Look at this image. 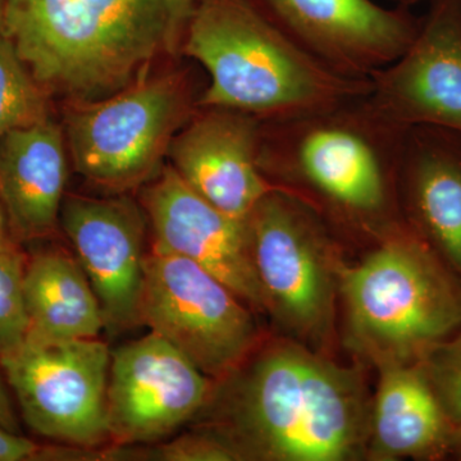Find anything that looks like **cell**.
Segmentation results:
<instances>
[{"instance_id": "cell-3", "label": "cell", "mask_w": 461, "mask_h": 461, "mask_svg": "<svg viewBox=\"0 0 461 461\" xmlns=\"http://www.w3.org/2000/svg\"><path fill=\"white\" fill-rule=\"evenodd\" d=\"M184 50L211 77L204 108L260 122L290 120L368 95L371 80L336 74L249 0H198Z\"/></svg>"}, {"instance_id": "cell-26", "label": "cell", "mask_w": 461, "mask_h": 461, "mask_svg": "<svg viewBox=\"0 0 461 461\" xmlns=\"http://www.w3.org/2000/svg\"><path fill=\"white\" fill-rule=\"evenodd\" d=\"M446 451H450L461 459V420L450 427L446 438Z\"/></svg>"}, {"instance_id": "cell-17", "label": "cell", "mask_w": 461, "mask_h": 461, "mask_svg": "<svg viewBox=\"0 0 461 461\" xmlns=\"http://www.w3.org/2000/svg\"><path fill=\"white\" fill-rule=\"evenodd\" d=\"M400 172L421 232L461 276V135L417 126L403 136Z\"/></svg>"}, {"instance_id": "cell-16", "label": "cell", "mask_w": 461, "mask_h": 461, "mask_svg": "<svg viewBox=\"0 0 461 461\" xmlns=\"http://www.w3.org/2000/svg\"><path fill=\"white\" fill-rule=\"evenodd\" d=\"M67 181L62 131L50 118L0 140V202L21 240L56 232Z\"/></svg>"}, {"instance_id": "cell-25", "label": "cell", "mask_w": 461, "mask_h": 461, "mask_svg": "<svg viewBox=\"0 0 461 461\" xmlns=\"http://www.w3.org/2000/svg\"><path fill=\"white\" fill-rule=\"evenodd\" d=\"M0 424L5 429L14 433H21L20 426L16 420L14 408H12L11 400H9L7 391L0 378Z\"/></svg>"}, {"instance_id": "cell-28", "label": "cell", "mask_w": 461, "mask_h": 461, "mask_svg": "<svg viewBox=\"0 0 461 461\" xmlns=\"http://www.w3.org/2000/svg\"><path fill=\"white\" fill-rule=\"evenodd\" d=\"M395 2L399 3L400 7L409 8L411 5H417V3L423 2V0H395Z\"/></svg>"}, {"instance_id": "cell-24", "label": "cell", "mask_w": 461, "mask_h": 461, "mask_svg": "<svg viewBox=\"0 0 461 461\" xmlns=\"http://www.w3.org/2000/svg\"><path fill=\"white\" fill-rule=\"evenodd\" d=\"M65 447L41 446L0 424V461L63 460Z\"/></svg>"}, {"instance_id": "cell-7", "label": "cell", "mask_w": 461, "mask_h": 461, "mask_svg": "<svg viewBox=\"0 0 461 461\" xmlns=\"http://www.w3.org/2000/svg\"><path fill=\"white\" fill-rule=\"evenodd\" d=\"M140 314L141 326L218 382L256 350L257 324L244 302L186 258L153 248L147 253Z\"/></svg>"}, {"instance_id": "cell-12", "label": "cell", "mask_w": 461, "mask_h": 461, "mask_svg": "<svg viewBox=\"0 0 461 461\" xmlns=\"http://www.w3.org/2000/svg\"><path fill=\"white\" fill-rule=\"evenodd\" d=\"M366 102L400 129L438 127L461 135V9L432 0L402 57L371 77Z\"/></svg>"}, {"instance_id": "cell-19", "label": "cell", "mask_w": 461, "mask_h": 461, "mask_svg": "<svg viewBox=\"0 0 461 461\" xmlns=\"http://www.w3.org/2000/svg\"><path fill=\"white\" fill-rule=\"evenodd\" d=\"M23 291L30 330L41 341L98 339L102 309L89 278L75 256L42 251L26 263Z\"/></svg>"}, {"instance_id": "cell-10", "label": "cell", "mask_w": 461, "mask_h": 461, "mask_svg": "<svg viewBox=\"0 0 461 461\" xmlns=\"http://www.w3.org/2000/svg\"><path fill=\"white\" fill-rule=\"evenodd\" d=\"M212 378L154 332L111 351L109 436L114 446L157 441L204 411Z\"/></svg>"}, {"instance_id": "cell-21", "label": "cell", "mask_w": 461, "mask_h": 461, "mask_svg": "<svg viewBox=\"0 0 461 461\" xmlns=\"http://www.w3.org/2000/svg\"><path fill=\"white\" fill-rule=\"evenodd\" d=\"M26 258L14 242L0 247V357L23 345L29 335L23 278Z\"/></svg>"}, {"instance_id": "cell-8", "label": "cell", "mask_w": 461, "mask_h": 461, "mask_svg": "<svg viewBox=\"0 0 461 461\" xmlns=\"http://www.w3.org/2000/svg\"><path fill=\"white\" fill-rule=\"evenodd\" d=\"M109 366L111 350L98 339H26L0 357V366L30 429L81 448H96L111 441Z\"/></svg>"}, {"instance_id": "cell-5", "label": "cell", "mask_w": 461, "mask_h": 461, "mask_svg": "<svg viewBox=\"0 0 461 461\" xmlns=\"http://www.w3.org/2000/svg\"><path fill=\"white\" fill-rule=\"evenodd\" d=\"M339 282L351 342L379 366L420 362L461 327V285L408 233L339 269Z\"/></svg>"}, {"instance_id": "cell-9", "label": "cell", "mask_w": 461, "mask_h": 461, "mask_svg": "<svg viewBox=\"0 0 461 461\" xmlns=\"http://www.w3.org/2000/svg\"><path fill=\"white\" fill-rule=\"evenodd\" d=\"M186 109L184 86L172 76L83 103L67 118L76 171L111 190L138 186L156 172Z\"/></svg>"}, {"instance_id": "cell-13", "label": "cell", "mask_w": 461, "mask_h": 461, "mask_svg": "<svg viewBox=\"0 0 461 461\" xmlns=\"http://www.w3.org/2000/svg\"><path fill=\"white\" fill-rule=\"evenodd\" d=\"M153 249L186 258L211 272L251 308L267 312L247 220L224 213L191 189L173 167L141 195Z\"/></svg>"}, {"instance_id": "cell-6", "label": "cell", "mask_w": 461, "mask_h": 461, "mask_svg": "<svg viewBox=\"0 0 461 461\" xmlns=\"http://www.w3.org/2000/svg\"><path fill=\"white\" fill-rule=\"evenodd\" d=\"M248 222L267 313L300 344L313 350L329 344L339 271L321 218L275 189L260 199Z\"/></svg>"}, {"instance_id": "cell-11", "label": "cell", "mask_w": 461, "mask_h": 461, "mask_svg": "<svg viewBox=\"0 0 461 461\" xmlns=\"http://www.w3.org/2000/svg\"><path fill=\"white\" fill-rule=\"evenodd\" d=\"M262 9L297 45L336 74L354 80L395 62L421 21L408 8L373 0H260Z\"/></svg>"}, {"instance_id": "cell-22", "label": "cell", "mask_w": 461, "mask_h": 461, "mask_svg": "<svg viewBox=\"0 0 461 461\" xmlns=\"http://www.w3.org/2000/svg\"><path fill=\"white\" fill-rule=\"evenodd\" d=\"M114 460L159 461H240L241 455L232 445L213 429H203L177 437L142 453L130 446H115Z\"/></svg>"}, {"instance_id": "cell-20", "label": "cell", "mask_w": 461, "mask_h": 461, "mask_svg": "<svg viewBox=\"0 0 461 461\" xmlns=\"http://www.w3.org/2000/svg\"><path fill=\"white\" fill-rule=\"evenodd\" d=\"M48 120L47 94L0 30V140L12 130Z\"/></svg>"}, {"instance_id": "cell-23", "label": "cell", "mask_w": 461, "mask_h": 461, "mask_svg": "<svg viewBox=\"0 0 461 461\" xmlns=\"http://www.w3.org/2000/svg\"><path fill=\"white\" fill-rule=\"evenodd\" d=\"M448 424L461 420V333L430 348L417 363Z\"/></svg>"}, {"instance_id": "cell-15", "label": "cell", "mask_w": 461, "mask_h": 461, "mask_svg": "<svg viewBox=\"0 0 461 461\" xmlns=\"http://www.w3.org/2000/svg\"><path fill=\"white\" fill-rule=\"evenodd\" d=\"M206 109L172 139L173 168L224 213L247 220L275 190L259 166L262 122L230 109Z\"/></svg>"}, {"instance_id": "cell-18", "label": "cell", "mask_w": 461, "mask_h": 461, "mask_svg": "<svg viewBox=\"0 0 461 461\" xmlns=\"http://www.w3.org/2000/svg\"><path fill=\"white\" fill-rule=\"evenodd\" d=\"M448 429L450 424L418 364L381 366L369 430L375 459L442 453Z\"/></svg>"}, {"instance_id": "cell-14", "label": "cell", "mask_w": 461, "mask_h": 461, "mask_svg": "<svg viewBox=\"0 0 461 461\" xmlns=\"http://www.w3.org/2000/svg\"><path fill=\"white\" fill-rule=\"evenodd\" d=\"M59 223L98 297L111 335L141 326L145 221L127 198L63 200Z\"/></svg>"}, {"instance_id": "cell-27", "label": "cell", "mask_w": 461, "mask_h": 461, "mask_svg": "<svg viewBox=\"0 0 461 461\" xmlns=\"http://www.w3.org/2000/svg\"><path fill=\"white\" fill-rule=\"evenodd\" d=\"M7 215H5V208L0 202V247L7 241Z\"/></svg>"}, {"instance_id": "cell-1", "label": "cell", "mask_w": 461, "mask_h": 461, "mask_svg": "<svg viewBox=\"0 0 461 461\" xmlns=\"http://www.w3.org/2000/svg\"><path fill=\"white\" fill-rule=\"evenodd\" d=\"M220 384L209 429L242 460H350L368 439L372 409L359 373L300 342L268 346Z\"/></svg>"}, {"instance_id": "cell-4", "label": "cell", "mask_w": 461, "mask_h": 461, "mask_svg": "<svg viewBox=\"0 0 461 461\" xmlns=\"http://www.w3.org/2000/svg\"><path fill=\"white\" fill-rule=\"evenodd\" d=\"M406 130L363 98L290 120L262 122L259 166L275 189L311 193L346 215L371 220L390 200Z\"/></svg>"}, {"instance_id": "cell-29", "label": "cell", "mask_w": 461, "mask_h": 461, "mask_svg": "<svg viewBox=\"0 0 461 461\" xmlns=\"http://www.w3.org/2000/svg\"><path fill=\"white\" fill-rule=\"evenodd\" d=\"M5 2H7V0H0V30H2L3 18H5Z\"/></svg>"}, {"instance_id": "cell-30", "label": "cell", "mask_w": 461, "mask_h": 461, "mask_svg": "<svg viewBox=\"0 0 461 461\" xmlns=\"http://www.w3.org/2000/svg\"><path fill=\"white\" fill-rule=\"evenodd\" d=\"M456 2H457V5H460V9H461V0H456Z\"/></svg>"}, {"instance_id": "cell-2", "label": "cell", "mask_w": 461, "mask_h": 461, "mask_svg": "<svg viewBox=\"0 0 461 461\" xmlns=\"http://www.w3.org/2000/svg\"><path fill=\"white\" fill-rule=\"evenodd\" d=\"M198 0H7L3 32L44 89L83 103L147 80Z\"/></svg>"}]
</instances>
